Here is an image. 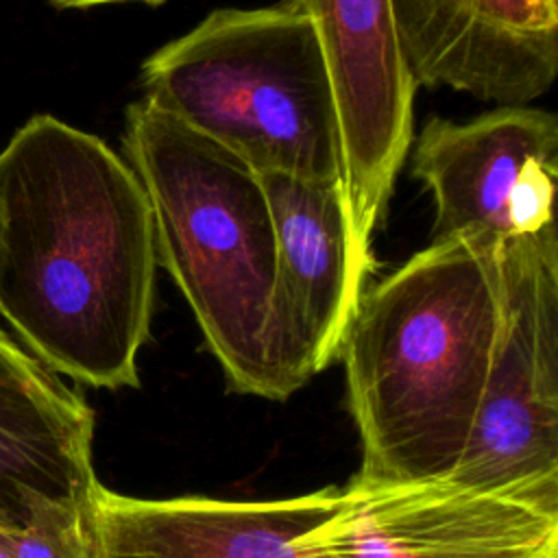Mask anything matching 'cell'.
<instances>
[{"instance_id":"obj_1","label":"cell","mask_w":558,"mask_h":558,"mask_svg":"<svg viewBox=\"0 0 558 558\" xmlns=\"http://www.w3.org/2000/svg\"><path fill=\"white\" fill-rule=\"evenodd\" d=\"M157 246L148 196L100 137L54 116L0 153V316L57 375L137 386Z\"/></svg>"},{"instance_id":"obj_2","label":"cell","mask_w":558,"mask_h":558,"mask_svg":"<svg viewBox=\"0 0 558 558\" xmlns=\"http://www.w3.org/2000/svg\"><path fill=\"white\" fill-rule=\"evenodd\" d=\"M497 248L429 244L362 290L338 355L362 438L353 482L412 484L456 471L499 331Z\"/></svg>"},{"instance_id":"obj_3","label":"cell","mask_w":558,"mask_h":558,"mask_svg":"<svg viewBox=\"0 0 558 558\" xmlns=\"http://www.w3.org/2000/svg\"><path fill=\"white\" fill-rule=\"evenodd\" d=\"M122 140L150 203L157 264L231 388L277 401L268 351L277 240L259 172L144 98L129 105Z\"/></svg>"},{"instance_id":"obj_4","label":"cell","mask_w":558,"mask_h":558,"mask_svg":"<svg viewBox=\"0 0 558 558\" xmlns=\"http://www.w3.org/2000/svg\"><path fill=\"white\" fill-rule=\"evenodd\" d=\"M144 100L255 172L340 183L338 109L310 17L290 0L218 9L155 50Z\"/></svg>"},{"instance_id":"obj_5","label":"cell","mask_w":558,"mask_h":558,"mask_svg":"<svg viewBox=\"0 0 558 558\" xmlns=\"http://www.w3.org/2000/svg\"><path fill=\"white\" fill-rule=\"evenodd\" d=\"M501 316L466 449L445 477L558 512V233L499 244Z\"/></svg>"},{"instance_id":"obj_6","label":"cell","mask_w":558,"mask_h":558,"mask_svg":"<svg viewBox=\"0 0 558 558\" xmlns=\"http://www.w3.org/2000/svg\"><path fill=\"white\" fill-rule=\"evenodd\" d=\"M558 120L527 105L469 122L429 118L412 146V177L434 203L432 242L499 246L556 229Z\"/></svg>"},{"instance_id":"obj_7","label":"cell","mask_w":558,"mask_h":558,"mask_svg":"<svg viewBox=\"0 0 558 558\" xmlns=\"http://www.w3.org/2000/svg\"><path fill=\"white\" fill-rule=\"evenodd\" d=\"M312 22L331 81L342 194L355 264L373 270L371 240L412 144L416 83L390 0H290Z\"/></svg>"},{"instance_id":"obj_8","label":"cell","mask_w":558,"mask_h":558,"mask_svg":"<svg viewBox=\"0 0 558 558\" xmlns=\"http://www.w3.org/2000/svg\"><path fill=\"white\" fill-rule=\"evenodd\" d=\"M277 266L270 312V368L277 401L340 355L364 290L340 183L262 172Z\"/></svg>"},{"instance_id":"obj_9","label":"cell","mask_w":558,"mask_h":558,"mask_svg":"<svg viewBox=\"0 0 558 558\" xmlns=\"http://www.w3.org/2000/svg\"><path fill=\"white\" fill-rule=\"evenodd\" d=\"M316 541L327 558H558V512L451 480H351Z\"/></svg>"},{"instance_id":"obj_10","label":"cell","mask_w":558,"mask_h":558,"mask_svg":"<svg viewBox=\"0 0 558 558\" xmlns=\"http://www.w3.org/2000/svg\"><path fill=\"white\" fill-rule=\"evenodd\" d=\"M405 65L423 87L497 107L545 96L558 74V0H390Z\"/></svg>"},{"instance_id":"obj_11","label":"cell","mask_w":558,"mask_h":558,"mask_svg":"<svg viewBox=\"0 0 558 558\" xmlns=\"http://www.w3.org/2000/svg\"><path fill=\"white\" fill-rule=\"evenodd\" d=\"M340 506L325 486L275 501L135 499L96 486L87 510L89 558H327L318 527Z\"/></svg>"},{"instance_id":"obj_12","label":"cell","mask_w":558,"mask_h":558,"mask_svg":"<svg viewBox=\"0 0 558 558\" xmlns=\"http://www.w3.org/2000/svg\"><path fill=\"white\" fill-rule=\"evenodd\" d=\"M94 412L57 373L0 329V530L44 504L89 508Z\"/></svg>"},{"instance_id":"obj_13","label":"cell","mask_w":558,"mask_h":558,"mask_svg":"<svg viewBox=\"0 0 558 558\" xmlns=\"http://www.w3.org/2000/svg\"><path fill=\"white\" fill-rule=\"evenodd\" d=\"M87 510L44 504L24 527L0 530V538L11 558H89Z\"/></svg>"},{"instance_id":"obj_14","label":"cell","mask_w":558,"mask_h":558,"mask_svg":"<svg viewBox=\"0 0 558 558\" xmlns=\"http://www.w3.org/2000/svg\"><path fill=\"white\" fill-rule=\"evenodd\" d=\"M54 9H89V7H100V4H118V2H142L148 7H159L166 0H46Z\"/></svg>"},{"instance_id":"obj_15","label":"cell","mask_w":558,"mask_h":558,"mask_svg":"<svg viewBox=\"0 0 558 558\" xmlns=\"http://www.w3.org/2000/svg\"><path fill=\"white\" fill-rule=\"evenodd\" d=\"M0 558H11V554H9V549L4 547V543H2V538H0Z\"/></svg>"}]
</instances>
